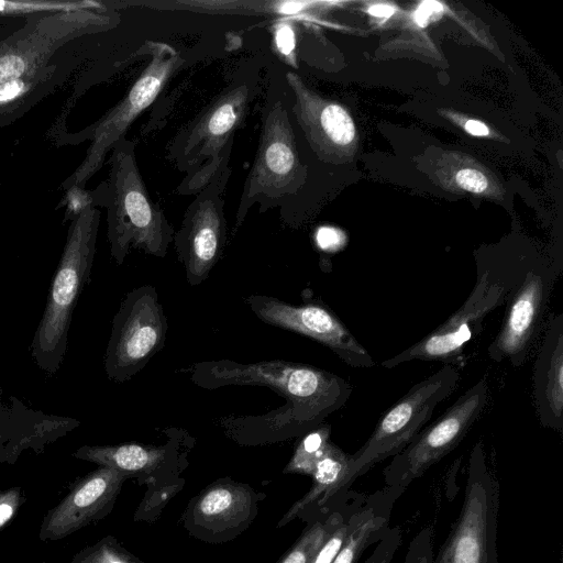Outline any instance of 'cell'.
<instances>
[{"label": "cell", "mask_w": 563, "mask_h": 563, "mask_svg": "<svg viewBox=\"0 0 563 563\" xmlns=\"http://www.w3.org/2000/svg\"><path fill=\"white\" fill-rule=\"evenodd\" d=\"M190 380L205 389L263 386L286 398L285 406L258 417L225 418V433L240 444H263L303 435L345 405L351 384L319 367L282 360L239 363L231 360L195 364Z\"/></svg>", "instance_id": "1"}, {"label": "cell", "mask_w": 563, "mask_h": 563, "mask_svg": "<svg viewBox=\"0 0 563 563\" xmlns=\"http://www.w3.org/2000/svg\"><path fill=\"white\" fill-rule=\"evenodd\" d=\"M261 81L255 68L238 69L229 85L173 136L167 158L185 174L177 194L197 195L229 163L235 133L246 123Z\"/></svg>", "instance_id": "2"}, {"label": "cell", "mask_w": 563, "mask_h": 563, "mask_svg": "<svg viewBox=\"0 0 563 563\" xmlns=\"http://www.w3.org/2000/svg\"><path fill=\"white\" fill-rule=\"evenodd\" d=\"M108 179L95 192V206L107 209V238L112 260L121 265L136 249L164 257L174 239V228L152 199L140 173L135 143L126 137L110 151Z\"/></svg>", "instance_id": "3"}, {"label": "cell", "mask_w": 563, "mask_h": 563, "mask_svg": "<svg viewBox=\"0 0 563 563\" xmlns=\"http://www.w3.org/2000/svg\"><path fill=\"white\" fill-rule=\"evenodd\" d=\"M290 97L285 76L271 70L258 144L244 181L232 234L236 233L253 206L258 205L260 212L277 207L282 212L303 185L306 170L291 123Z\"/></svg>", "instance_id": "4"}, {"label": "cell", "mask_w": 563, "mask_h": 563, "mask_svg": "<svg viewBox=\"0 0 563 563\" xmlns=\"http://www.w3.org/2000/svg\"><path fill=\"white\" fill-rule=\"evenodd\" d=\"M536 262L520 255L477 257L476 282L465 302L438 328L380 365L394 368L411 361H433L463 366L465 344L483 330L485 317L506 303Z\"/></svg>", "instance_id": "5"}, {"label": "cell", "mask_w": 563, "mask_h": 563, "mask_svg": "<svg viewBox=\"0 0 563 563\" xmlns=\"http://www.w3.org/2000/svg\"><path fill=\"white\" fill-rule=\"evenodd\" d=\"M121 22L110 1L67 12L38 13L0 26V84L47 65L84 40L107 33Z\"/></svg>", "instance_id": "6"}, {"label": "cell", "mask_w": 563, "mask_h": 563, "mask_svg": "<svg viewBox=\"0 0 563 563\" xmlns=\"http://www.w3.org/2000/svg\"><path fill=\"white\" fill-rule=\"evenodd\" d=\"M101 211L91 207L69 224L63 253L51 283L46 306L31 344L35 365L48 375L60 367L71 316L90 279Z\"/></svg>", "instance_id": "7"}, {"label": "cell", "mask_w": 563, "mask_h": 563, "mask_svg": "<svg viewBox=\"0 0 563 563\" xmlns=\"http://www.w3.org/2000/svg\"><path fill=\"white\" fill-rule=\"evenodd\" d=\"M136 54L147 56L148 59L123 98L96 122L76 133L68 132L57 144L90 142L82 162L60 184L63 190L71 186L86 187L88 180L103 166L113 144L125 137L133 121L155 101L185 63L179 52L163 42L145 41Z\"/></svg>", "instance_id": "8"}, {"label": "cell", "mask_w": 563, "mask_h": 563, "mask_svg": "<svg viewBox=\"0 0 563 563\" xmlns=\"http://www.w3.org/2000/svg\"><path fill=\"white\" fill-rule=\"evenodd\" d=\"M499 496V483L478 441L470 453L460 515L433 563H498Z\"/></svg>", "instance_id": "9"}, {"label": "cell", "mask_w": 563, "mask_h": 563, "mask_svg": "<svg viewBox=\"0 0 563 563\" xmlns=\"http://www.w3.org/2000/svg\"><path fill=\"white\" fill-rule=\"evenodd\" d=\"M459 379L457 367L444 364L399 398L379 418L366 442L351 454L350 485L377 463L401 452L431 419L438 404L454 390Z\"/></svg>", "instance_id": "10"}, {"label": "cell", "mask_w": 563, "mask_h": 563, "mask_svg": "<svg viewBox=\"0 0 563 563\" xmlns=\"http://www.w3.org/2000/svg\"><path fill=\"white\" fill-rule=\"evenodd\" d=\"M167 319L156 289L142 285L121 301L104 354L107 377L115 383L130 380L165 345Z\"/></svg>", "instance_id": "11"}, {"label": "cell", "mask_w": 563, "mask_h": 563, "mask_svg": "<svg viewBox=\"0 0 563 563\" xmlns=\"http://www.w3.org/2000/svg\"><path fill=\"white\" fill-rule=\"evenodd\" d=\"M487 401L488 385L482 378L391 457L383 471L385 485L407 488L421 477L461 443L485 410Z\"/></svg>", "instance_id": "12"}, {"label": "cell", "mask_w": 563, "mask_h": 563, "mask_svg": "<svg viewBox=\"0 0 563 563\" xmlns=\"http://www.w3.org/2000/svg\"><path fill=\"white\" fill-rule=\"evenodd\" d=\"M231 173L229 163L219 168L187 207L179 230L174 234L175 250L190 286L203 283L223 253L227 242L224 192Z\"/></svg>", "instance_id": "13"}, {"label": "cell", "mask_w": 563, "mask_h": 563, "mask_svg": "<svg viewBox=\"0 0 563 563\" xmlns=\"http://www.w3.org/2000/svg\"><path fill=\"white\" fill-rule=\"evenodd\" d=\"M560 274L545 262H536L506 301L503 324L488 345L490 360L521 366L544 324L551 292Z\"/></svg>", "instance_id": "14"}, {"label": "cell", "mask_w": 563, "mask_h": 563, "mask_svg": "<svg viewBox=\"0 0 563 563\" xmlns=\"http://www.w3.org/2000/svg\"><path fill=\"white\" fill-rule=\"evenodd\" d=\"M245 302L263 322L306 335L330 349L349 366L368 368L374 360L325 303L305 299L300 305L272 296L250 295Z\"/></svg>", "instance_id": "15"}, {"label": "cell", "mask_w": 563, "mask_h": 563, "mask_svg": "<svg viewBox=\"0 0 563 563\" xmlns=\"http://www.w3.org/2000/svg\"><path fill=\"white\" fill-rule=\"evenodd\" d=\"M264 497L247 484L220 478L190 499L183 522L189 534L199 540L227 542L254 521Z\"/></svg>", "instance_id": "16"}, {"label": "cell", "mask_w": 563, "mask_h": 563, "mask_svg": "<svg viewBox=\"0 0 563 563\" xmlns=\"http://www.w3.org/2000/svg\"><path fill=\"white\" fill-rule=\"evenodd\" d=\"M129 477L107 466L77 478L67 495L44 516L38 538L56 541L95 523L111 512Z\"/></svg>", "instance_id": "17"}, {"label": "cell", "mask_w": 563, "mask_h": 563, "mask_svg": "<svg viewBox=\"0 0 563 563\" xmlns=\"http://www.w3.org/2000/svg\"><path fill=\"white\" fill-rule=\"evenodd\" d=\"M73 457L91 462L98 466L114 468L129 478H136L139 483L145 482L148 492L144 499L142 511L152 514L156 507V484L167 478L174 479L181 472L180 443L173 439L165 445L142 444L136 442L114 445H82L73 454ZM135 516V517H137Z\"/></svg>", "instance_id": "18"}, {"label": "cell", "mask_w": 563, "mask_h": 563, "mask_svg": "<svg viewBox=\"0 0 563 563\" xmlns=\"http://www.w3.org/2000/svg\"><path fill=\"white\" fill-rule=\"evenodd\" d=\"M79 424L75 418L34 409L0 389V464H14L26 450L42 453Z\"/></svg>", "instance_id": "19"}, {"label": "cell", "mask_w": 563, "mask_h": 563, "mask_svg": "<svg viewBox=\"0 0 563 563\" xmlns=\"http://www.w3.org/2000/svg\"><path fill=\"white\" fill-rule=\"evenodd\" d=\"M96 36V35H93ZM56 56L27 75L0 84V129L13 124L34 106L62 87L87 57V41Z\"/></svg>", "instance_id": "20"}, {"label": "cell", "mask_w": 563, "mask_h": 563, "mask_svg": "<svg viewBox=\"0 0 563 563\" xmlns=\"http://www.w3.org/2000/svg\"><path fill=\"white\" fill-rule=\"evenodd\" d=\"M533 396L544 428H563V313L552 314L533 367Z\"/></svg>", "instance_id": "21"}, {"label": "cell", "mask_w": 563, "mask_h": 563, "mask_svg": "<svg viewBox=\"0 0 563 563\" xmlns=\"http://www.w3.org/2000/svg\"><path fill=\"white\" fill-rule=\"evenodd\" d=\"M405 490L401 486L385 485L365 495L350 518L345 540L332 563H358L364 552L388 531L393 508Z\"/></svg>", "instance_id": "22"}, {"label": "cell", "mask_w": 563, "mask_h": 563, "mask_svg": "<svg viewBox=\"0 0 563 563\" xmlns=\"http://www.w3.org/2000/svg\"><path fill=\"white\" fill-rule=\"evenodd\" d=\"M350 460L351 454L330 441L311 475V488L285 512L277 527L282 528L297 518L310 520L334 497L349 490Z\"/></svg>", "instance_id": "23"}, {"label": "cell", "mask_w": 563, "mask_h": 563, "mask_svg": "<svg viewBox=\"0 0 563 563\" xmlns=\"http://www.w3.org/2000/svg\"><path fill=\"white\" fill-rule=\"evenodd\" d=\"M364 493L346 490L334 497L308 526L292 547L276 563H310L328 537L362 505Z\"/></svg>", "instance_id": "24"}, {"label": "cell", "mask_w": 563, "mask_h": 563, "mask_svg": "<svg viewBox=\"0 0 563 563\" xmlns=\"http://www.w3.org/2000/svg\"><path fill=\"white\" fill-rule=\"evenodd\" d=\"M100 3L99 0H0V26L33 14L89 9Z\"/></svg>", "instance_id": "25"}, {"label": "cell", "mask_w": 563, "mask_h": 563, "mask_svg": "<svg viewBox=\"0 0 563 563\" xmlns=\"http://www.w3.org/2000/svg\"><path fill=\"white\" fill-rule=\"evenodd\" d=\"M331 426L321 423L302 435L291 459L284 468L285 474H301L311 477L317 462L330 442Z\"/></svg>", "instance_id": "26"}, {"label": "cell", "mask_w": 563, "mask_h": 563, "mask_svg": "<svg viewBox=\"0 0 563 563\" xmlns=\"http://www.w3.org/2000/svg\"><path fill=\"white\" fill-rule=\"evenodd\" d=\"M70 563H144L128 551L114 537L106 536L79 550Z\"/></svg>", "instance_id": "27"}, {"label": "cell", "mask_w": 563, "mask_h": 563, "mask_svg": "<svg viewBox=\"0 0 563 563\" xmlns=\"http://www.w3.org/2000/svg\"><path fill=\"white\" fill-rule=\"evenodd\" d=\"M64 191L65 194L56 207V209L65 207L64 223L71 222L85 210L96 207L93 189L88 190L86 187L71 186Z\"/></svg>", "instance_id": "28"}, {"label": "cell", "mask_w": 563, "mask_h": 563, "mask_svg": "<svg viewBox=\"0 0 563 563\" xmlns=\"http://www.w3.org/2000/svg\"><path fill=\"white\" fill-rule=\"evenodd\" d=\"M432 529L422 528L409 542L402 563H433Z\"/></svg>", "instance_id": "29"}, {"label": "cell", "mask_w": 563, "mask_h": 563, "mask_svg": "<svg viewBox=\"0 0 563 563\" xmlns=\"http://www.w3.org/2000/svg\"><path fill=\"white\" fill-rule=\"evenodd\" d=\"M402 532L399 527H389L386 534L376 543L372 553L363 563H391L401 544Z\"/></svg>", "instance_id": "30"}, {"label": "cell", "mask_w": 563, "mask_h": 563, "mask_svg": "<svg viewBox=\"0 0 563 563\" xmlns=\"http://www.w3.org/2000/svg\"><path fill=\"white\" fill-rule=\"evenodd\" d=\"M351 517L328 537L310 563H332L345 540Z\"/></svg>", "instance_id": "31"}, {"label": "cell", "mask_w": 563, "mask_h": 563, "mask_svg": "<svg viewBox=\"0 0 563 563\" xmlns=\"http://www.w3.org/2000/svg\"><path fill=\"white\" fill-rule=\"evenodd\" d=\"M24 500L22 488L19 486L0 489V531L12 521Z\"/></svg>", "instance_id": "32"}, {"label": "cell", "mask_w": 563, "mask_h": 563, "mask_svg": "<svg viewBox=\"0 0 563 563\" xmlns=\"http://www.w3.org/2000/svg\"><path fill=\"white\" fill-rule=\"evenodd\" d=\"M456 181L465 190L482 192L487 188L486 177L475 169H462L456 174Z\"/></svg>", "instance_id": "33"}, {"label": "cell", "mask_w": 563, "mask_h": 563, "mask_svg": "<svg viewBox=\"0 0 563 563\" xmlns=\"http://www.w3.org/2000/svg\"><path fill=\"white\" fill-rule=\"evenodd\" d=\"M443 11L442 4L437 1H424L416 11V22L420 26H426L431 20L437 19Z\"/></svg>", "instance_id": "34"}, {"label": "cell", "mask_w": 563, "mask_h": 563, "mask_svg": "<svg viewBox=\"0 0 563 563\" xmlns=\"http://www.w3.org/2000/svg\"><path fill=\"white\" fill-rule=\"evenodd\" d=\"M283 27L277 32V44L279 49L284 54H288L291 48L294 47V34L292 31L289 27H286L285 25H282Z\"/></svg>", "instance_id": "35"}, {"label": "cell", "mask_w": 563, "mask_h": 563, "mask_svg": "<svg viewBox=\"0 0 563 563\" xmlns=\"http://www.w3.org/2000/svg\"><path fill=\"white\" fill-rule=\"evenodd\" d=\"M336 240L338 236L335 231L330 228H322L318 232V243L322 249H327L335 244Z\"/></svg>", "instance_id": "36"}, {"label": "cell", "mask_w": 563, "mask_h": 563, "mask_svg": "<svg viewBox=\"0 0 563 563\" xmlns=\"http://www.w3.org/2000/svg\"><path fill=\"white\" fill-rule=\"evenodd\" d=\"M465 129L473 135L483 136L488 134L487 126L475 120H468L465 124Z\"/></svg>", "instance_id": "37"}, {"label": "cell", "mask_w": 563, "mask_h": 563, "mask_svg": "<svg viewBox=\"0 0 563 563\" xmlns=\"http://www.w3.org/2000/svg\"><path fill=\"white\" fill-rule=\"evenodd\" d=\"M368 12L375 16L388 18L394 13V8L387 4H378L371 7Z\"/></svg>", "instance_id": "38"}, {"label": "cell", "mask_w": 563, "mask_h": 563, "mask_svg": "<svg viewBox=\"0 0 563 563\" xmlns=\"http://www.w3.org/2000/svg\"><path fill=\"white\" fill-rule=\"evenodd\" d=\"M559 563H563V562H562V560H560V562H559Z\"/></svg>", "instance_id": "39"}, {"label": "cell", "mask_w": 563, "mask_h": 563, "mask_svg": "<svg viewBox=\"0 0 563 563\" xmlns=\"http://www.w3.org/2000/svg\"><path fill=\"white\" fill-rule=\"evenodd\" d=\"M42 563H49V562H46V561H45V562H42Z\"/></svg>", "instance_id": "40"}, {"label": "cell", "mask_w": 563, "mask_h": 563, "mask_svg": "<svg viewBox=\"0 0 563 563\" xmlns=\"http://www.w3.org/2000/svg\"><path fill=\"white\" fill-rule=\"evenodd\" d=\"M1 185H2V184L0 183V187H1Z\"/></svg>", "instance_id": "41"}]
</instances>
